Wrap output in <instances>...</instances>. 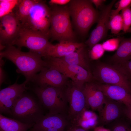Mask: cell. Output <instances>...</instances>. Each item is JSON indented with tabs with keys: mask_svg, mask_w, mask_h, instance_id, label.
I'll use <instances>...</instances> for the list:
<instances>
[{
	"mask_svg": "<svg viewBox=\"0 0 131 131\" xmlns=\"http://www.w3.org/2000/svg\"><path fill=\"white\" fill-rule=\"evenodd\" d=\"M28 82L25 80L23 83L14 84L1 90L0 91V113L9 114L11 109L24 92L28 89Z\"/></svg>",
	"mask_w": 131,
	"mask_h": 131,
	"instance_id": "13",
	"label": "cell"
},
{
	"mask_svg": "<svg viewBox=\"0 0 131 131\" xmlns=\"http://www.w3.org/2000/svg\"><path fill=\"white\" fill-rule=\"evenodd\" d=\"M131 5L121 11L123 26V31L126 33L131 26Z\"/></svg>",
	"mask_w": 131,
	"mask_h": 131,
	"instance_id": "26",
	"label": "cell"
},
{
	"mask_svg": "<svg viewBox=\"0 0 131 131\" xmlns=\"http://www.w3.org/2000/svg\"><path fill=\"white\" fill-rule=\"evenodd\" d=\"M43 108L37 97L24 92L12 107L9 115L22 123L34 124L44 115Z\"/></svg>",
	"mask_w": 131,
	"mask_h": 131,
	"instance_id": "3",
	"label": "cell"
},
{
	"mask_svg": "<svg viewBox=\"0 0 131 131\" xmlns=\"http://www.w3.org/2000/svg\"><path fill=\"white\" fill-rule=\"evenodd\" d=\"M43 57L46 67L57 70L78 85L83 86L85 83L93 80L91 72L81 67L69 64L59 58Z\"/></svg>",
	"mask_w": 131,
	"mask_h": 131,
	"instance_id": "8",
	"label": "cell"
},
{
	"mask_svg": "<svg viewBox=\"0 0 131 131\" xmlns=\"http://www.w3.org/2000/svg\"><path fill=\"white\" fill-rule=\"evenodd\" d=\"M123 21L121 14L110 16L108 23L109 29L111 30V33L117 34L123 30Z\"/></svg>",
	"mask_w": 131,
	"mask_h": 131,
	"instance_id": "24",
	"label": "cell"
},
{
	"mask_svg": "<svg viewBox=\"0 0 131 131\" xmlns=\"http://www.w3.org/2000/svg\"><path fill=\"white\" fill-rule=\"evenodd\" d=\"M43 107L49 113L67 116L68 105L62 88L49 86H37L33 89Z\"/></svg>",
	"mask_w": 131,
	"mask_h": 131,
	"instance_id": "5",
	"label": "cell"
},
{
	"mask_svg": "<svg viewBox=\"0 0 131 131\" xmlns=\"http://www.w3.org/2000/svg\"><path fill=\"white\" fill-rule=\"evenodd\" d=\"M64 131H88L81 127L70 123Z\"/></svg>",
	"mask_w": 131,
	"mask_h": 131,
	"instance_id": "32",
	"label": "cell"
},
{
	"mask_svg": "<svg viewBox=\"0 0 131 131\" xmlns=\"http://www.w3.org/2000/svg\"><path fill=\"white\" fill-rule=\"evenodd\" d=\"M34 125L24 123L0 114V131H27Z\"/></svg>",
	"mask_w": 131,
	"mask_h": 131,
	"instance_id": "22",
	"label": "cell"
},
{
	"mask_svg": "<svg viewBox=\"0 0 131 131\" xmlns=\"http://www.w3.org/2000/svg\"><path fill=\"white\" fill-rule=\"evenodd\" d=\"M70 0H50L49 3L51 5H64L69 3Z\"/></svg>",
	"mask_w": 131,
	"mask_h": 131,
	"instance_id": "34",
	"label": "cell"
},
{
	"mask_svg": "<svg viewBox=\"0 0 131 131\" xmlns=\"http://www.w3.org/2000/svg\"><path fill=\"white\" fill-rule=\"evenodd\" d=\"M38 0H18L13 11L22 26L27 24L30 10Z\"/></svg>",
	"mask_w": 131,
	"mask_h": 131,
	"instance_id": "23",
	"label": "cell"
},
{
	"mask_svg": "<svg viewBox=\"0 0 131 131\" xmlns=\"http://www.w3.org/2000/svg\"><path fill=\"white\" fill-rule=\"evenodd\" d=\"M120 103L105 96V105L99 111L103 123H108L120 116L123 109V108H122Z\"/></svg>",
	"mask_w": 131,
	"mask_h": 131,
	"instance_id": "19",
	"label": "cell"
},
{
	"mask_svg": "<svg viewBox=\"0 0 131 131\" xmlns=\"http://www.w3.org/2000/svg\"><path fill=\"white\" fill-rule=\"evenodd\" d=\"M98 83L106 96L124 105L131 106V93L124 88L118 86Z\"/></svg>",
	"mask_w": 131,
	"mask_h": 131,
	"instance_id": "17",
	"label": "cell"
},
{
	"mask_svg": "<svg viewBox=\"0 0 131 131\" xmlns=\"http://www.w3.org/2000/svg\"><path fill=\"white\" fill-rule=\"evenodd\" d=\"M83 90L87 107L99 112L104 104L105 96L99 87L98 83L93 80L85 83L83 86Z\"/></svg>",
	"mask_w": 131,
	"mask_h": 131,
	"instance_id": "16",
	"label": "cell"
},
{
	"mask_svg": "<svg viewBox=\"0 0 131 131\" xmlns=\"http://www.w3.org/2000/svg\"><path fill=\"white\" fill-rule=\"evenodd\" d=\"M93 131H111L108 129L104 128L102 126H97L94 128Z\"/></svg>",
	"mask_w": 131,
	"mask_h": 131,
	"instance_id": "37",
	"label": "cell"
},
{
	"mask_svg": "<svg viewBox=\"0 0 131 131\" xmlns=\"http://www.w3.org/2000/svg\"><path fill=\"white\" fill-rule=\"evenodd\" d=\"M120 42V37H118L108 39L103 42L102 45L105 51H114L117 50Z\"/></svg>",
	"mask_w": 131,
	"mask_h": 131,
	"instance_id": "29",
	"label": "cell"
},
{
	"mask_svg": "<svg viewBox=\"0 0 131 131\" xmlns=\"http://www.w3.org/2000/svg\"><path fill=\"white\" fill-rule=\"evenodd\" d=\"M83 86L69 80L62 88L68 104V118L72 124H76L81 114L87 107Z\"/></svg>",
	"mask_w": 131,
	"mask_h": 131,
	"instance_id": "6",
	"label": "cell"
},
{
	"mask_svg": "<svg viewBox=\"0 0 131 131\" xmlns=\"http://www.w3.org/2000/svg\"><path fill=\"white\" fill-rule=\"evenodd\" d=\"M49 37L59 42L68 41L76 42L70 20L68 7L51 5Z\"/></svg>",
	"mask_w": 131,
	"mask_h": 131,
	"instance_id": "2",
	"label": "cell"
},
{
	"mask_svg": "<svg viewBox=\"0 0 131 131\" xmlns=\"http://www.w3.org/2000/svg\"><path fill=\"white\" fill-rule=\"evenodd\" d=\"M126 33H131V26L130 27V28L126 32Z\"/></svg>",
	"mask_w": 131,
	"mask_h": 131,
	"instance_id": "38",
	"label": "cell"
},
{
	"mask_svg": "<svg viewBox=\"0 0 131 131\" xmlns=\"http://www.w3.org/2000/svg\"><path fill=\"white\" fill-rule=\"evenodd\" d=\"M123 113L131 122V106L124 105Z\"/></svg>",
	"mask_w": 131,
	"mask_h": 131,
	"instance_id": "33",
	"label": "cell"
},
{
	"mask_svg": "<svg viewBox=\"0 0 131 131\" xmlns=\"http://www.w3.org/2000/svg\"><path fill=\"white\" fill-rule=\"evenodd\" d=\"M92 74L93 80L98 83L118 86L131 93V82L123 74L112 65L98 63Z\"/></svg>",
	"mask_w": 131,
	"mask_h": 131,
	"instance_id": "9",
	"label": "cell"
},
{
	"mask_svg": "<svg viewBox=\"0 0 131 131\" xmlns=\"http://www.w3.org/2000/svg\"><path fill=\"white\" fill-rule=\"evenodd\" d=\"M88 53L84 44L74 51L59 58L69 64L80 66L91 72Z\"/></svg>",
	"mask_w": 131,
	"mask_h": 131,
	"instance_id": "20",
	"label": "cell"
},
{
	"mask_svg": "<svg viewBox=\"0 0 131 131\" xmlns=\"http://www.w3.org/2000/svg\"><path fill=\"white\" fill-rule=\"evenodd\" d=\"M117 3L116 9L111 10L110 16L119 14L120 11H122L131 5V0H120Z\"/></svg>",
	"mask_w": 131,
	"mask_h": 131,
	"instance_id": "31",
	"label": "cell"
},
{
	"mask_svg": "<svg viewBox=\"0 0 131 131\" xmlns=\"http://www.w3.org/2000/svg\"><path fill=\"white\" fill-rule=\"evenodd\" d=\"M18 0H0V18L12 12Z\"/></svg>",
	"mask_w": 131,
	"mask_h": 131,
	"instance_id": "25",
	"label": "cell"
},
{
	"mask_svg": "<svg viewBox=\"0 0 131 131\" xmlns=\"http://www.w3.org/2000/svg\"><path fill=\"white\" fill-rule=\"evenodd\" d=\"M51 12L44 1L38 0L30 11L25 25L49 36Z\"/></svg>",
	"mask_w": 131,
	"mask_h": 131,
	"instance_id": "10",
	"label": "cell"
},
{
	"mask_svg": "<svg viewBox=\"0 0 131 131\" xmlns=\"http://www.w3.org/2000/svg\"><path fill=\"white\" fill-rule=\"evenodd\" d=\"M119 46L110 58L113 65L122 63L131 60V37H120Z\"/></svg>",
	"mask_w": 131,
	"mask_h": 131,
	"instance_id": "21",
	"label": "cell"
},
{
	"mask_svg": "<svg viewBox=\"0 0 131 131\" xmlns=\"http://www.w3.org/2000/svg\"><path fill=\"white\" fill-rule=\"evenodd\" d=\"M92 3L95 6L97 9L100 8L103 5V4L105 1V0H90Z\"/></svg>",
	"mask_w": 131,
	"mask_h": 131,
	"instance_id": "35",
	"label": "cell"
},
{
	"mask_svg": "<svg viewBox=\"0 0 131 131\" xmlns=\"http://www.w3.org/2000/svg\"><path fill=\"white\" fill-rule=\"evenodd\" d=\"M105 50L102 44L98 43L94 45L89 51L88 56L90 60H98L103 55Z\"/></svg>",
	"mask_w": 131,
	"mask_h": 131,
	"instance_id": "28",
	"label": "cell"
},
{
	"mask_svg": "<svg viewBox=\"0 0 131 131\" xmlns=\"http://www.w3.org/2000/svg\"><path fill=\"white\" fill-rule=\"evenodd\" d=\"M69 78L54 68L45 67L36 74L31 81L38 86H49L62 88Z\"/></svg>",
	"mask_w": 131,
	"mask_h": 131,
	"instance_id": "15",
	"label": "cell"
},
{
	"mask_svg": "<svg viewBox=\"0 0 131 131\" xmlns=\"http://www.w3.org/2000/svg\"><path fill=\"white\" fill-rule=\"evenodd\" d=\"M0 50L12 45L17 37L21 25L13 11L0 17Z\"/></svg>",
	"mask_w": 131,
	"mask_h": 131,
	"instance_id": "11",
	"label": "cell"
},
{
	"mask_svg": "<svg viewBox=\"0 0 131 131\" xmlns=\"http://www.w3.org/2000/svg\"><path fill=\"white\" fill-rule=\"evenodd\" d=\"M70 123L66 115L48 113L30 130V131H64Z\"/></svg>",
	"mask_w": 131,
	"mask_h": 131,
	"instance_id": "14",
	"label": "cell"
},
{
	"mask_svg": "<svg viewBox=\"0 0 131 131\" xmlns=\"http://www.w3.org/2000/svg\"><path fill=\"white\" fill-rule=\"evenodd\" d=\"M84 45L83 43L68 41L62 42L55 45L51 43L42 57H62L74 51Z\"/></svg>",
	"mask_w": 131,
	"mask_h": 131,
	"instance_id": "18",
	"label": "cell"
},
{
	"mask_svg": "<svg viewBox=\"0 0 131 131\" xmlns=\"http://www.w3.org/2000/svg\"><path fill=\"white\" fill-rule=\"evenodd\" d=\"M116 1L113 0L108 4L103 5L100 8V11L97 25L85 42L90 49L107 36L109 29L108 23L110 12L112 7Z\"/></svg>",
	"mask_w": 131,
	"mask_h": 131,
	"instance_id": "12",
	"label": "cell"
},
{
	"mask_svg": "<svg viewBox=\"0 0 131 131\" xmlns=\"http://www.w3.org/2000/svg\"><path fill=\"white\" fill-rule=\"evenodd\" d=\"M108 129L111 131H131V126L128 122H121L113 124Z\"/></svg>",
	"mask_w": 131,
	"mask_h": 131,
	"instance_id": "30",
	"label": "cell"
},
{
	"mask_svg": "<svg viewBox=\"0 0 131 131\" xmlns=\"http://www.w3.org/2000/svg\"><path fill=\"white\" fill-rule=\"evenodd\" d=\"M112 65L123 74L131 82V60Z\"/></svg>",
	"mask_w": 131,
	"mask_h": 131,
	"instance_id": "27",
	"label": "cell"
},
{
	"mask_svg": "<svg viewBox=\"0 0 131 131\" xmlns=\"http://www.w3.org/2000/svg\"><path fill=\"white\" fill-rule=\"evenodd\" d=\"M69 3L70 15L74 25L81 34L85 35L97 22L99 13L95 9L90 0H71Z\"/></svg>",
	"mask_w": 131,
	"mask_h": 131,
	"instance_id": "4",
	"label": "cell"
},
{
	"mask_svg": "<svg viewBox=\"0 0 131 131\" xmlns=\"http://www.w3.org/2000/svg\"><path fill=\"white\" fill-rule=\"evenodd\" d=\"M49 36L39 31L25 26H21L18 36L12 45H16L20 49L26 47L30 51L40 54L42 57L50 44Z\"/></svg>",
	"mask_w": 131,
	"mask_h": 131,
	"instance_id": "7",
	"label": "cell"
},
{
	"mask_svg": "<svg viewBox=\"0 0 131 131\" xmlns=\"http://www.w3.org/2000/svg\"><path fill=\"white\" fill-rule=\"evenodd\" d=\"M0 86L4 81L5 74L4 71L1 67H0Z\"/></svg>",
	"mask_w": 131,
	"mask_h": 131,
	"instance_id": "36",
	"label": "cell"
},
{
	"mask_svg": "<svg viewBox=\"0 0 131 131\" xmlns=\"http://www.w3.org/2000/svg\"><path fill=\"white\" fill-rule=\"evenodd\" d=\"M0 59L5 58L14 63L17 67V71L23 74L28 82L46 67L45 62L40 54L30 51L22 52L13 45L6 47L0 52Z\"/></svg>",
	"mask_w": 131,
	"mask_h": 131,
	"instance_id": "1",
	"label": "cell"
}]
</instances>
